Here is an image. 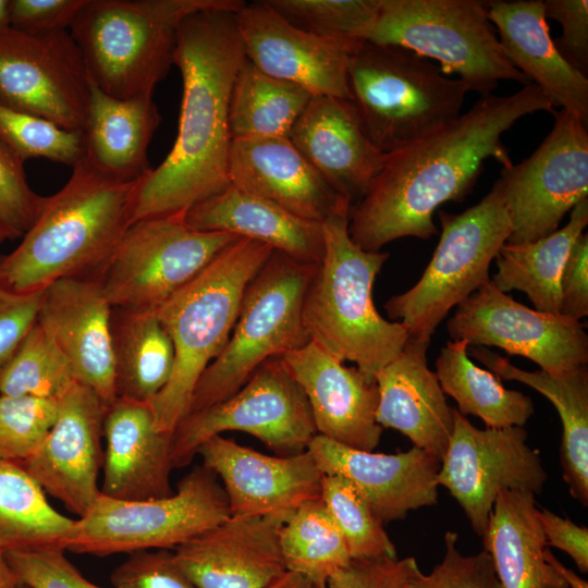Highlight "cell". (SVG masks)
Listing matches in <instances>:
<instances>
[{
  "label": "cell",
  "instance_id": "cell-1",
  "mask_svg": "<svg viewBox=\"0 0 588 588\" xmlns=\"http://www.w3.org/2000/svg\"><path fill=\"white\" fill-rule=\"evenodd\" d=\"M553 112L534 83L510 96H480L455 119L387 154L366 193L351 206L348 233L362 249L381 252L402 237L427 241L437 234L433 215L446 201L470 193L486 160L510 167L502 135L523 117Z\"/></svg>",
  "mask_w": 588,
  "mask_h": 588
},
{
  "label": "cell",
  "instance_id": "cell-2",
  "mask_svg": "<svg viewBox=\"0 0 588 588\" xmlns=\"http://www.w3.org/2000/svg\"><path fill=\"white\" fill-rule=\"evenodd\" d=\"M243 3L229 0L182 22L174 56L183 85L176 138L164 160L138 181L131 224L184 212L230 185V100L246 60L235 21Z\"/></svg>",
  "mask_w": 588,
  "mask_h": 588
},
{
  "label": "cell",
  "instance_id": "cell-3",
  "mask_svg": "<svg viewBox=\"0 0 588 588\" xmlns=\"http://www.w3.org/2000/svg\"><path fill=\"white\" fill-rule=\"evenodd\" d=\"M10 254L0 281L13 291H41L68 278H100L131 225L136 182L110 177L84 157Z\"/></svg>",
  "mask_w": 588,
  "mask_h": 588
},
{
  "label": "cell",
  "instance_id": "cell-4",
  "mask_svg": "<svg viewBox=\"0 0 588 588\" xmlns=\"http://www.w3.org/2000/svg\"><path fill=\"white\" fill-rule=\"evenodd\" d=\"M351 206L343 199L321 222L324 252L305 295L303 323L310 341L354 363L375 381L401 354L408 333L375 306L373 284L389 253L367 252L354 243L348 233Z\"/></svg>",
  "mask_w": 588,
  "mask_h": 588
},
{
  "label": "cell",
  "instance_id": "cell-5",
  "mask_svg": "<svg viewBox=\"0 0 588 588\" xmlns=\"http://www.w3.org/2000/svg\"><path fill=\"white\" fill-rule=\"evenodd\" d=\"M272 253L241 237L157 309L175 353L169 382L149 402L160 430L173 433L187 415L197 381L230 339L248 283Z\"/></svg>",
  "mask_w": 588,
  "mask_h": 588
},
{
  "label": "cell",
  "instance_id": "cell-6",
  "mask_svg": "<svg viewBox=\"0 0 588 588\" xmlns=\"http://www.w3.org/2000/svg\"><path fill=\"white\" fill-rule=\"evenodd\" d=\"M229 0H86L70 33L91 84L118 99L152 97L174 65L179 28Z\"/></svg>",
  "mask_w": 588,
  "mask_h": 588
},
{
  "label": "cell",
  "instance_id": "cell-7",
  "mask_svg": "<svg viewBox=\"0 0 588 588\" xmlns=\"http://www.w3.org/2000/svg\"><path fill=\"white\" fill-rule=\"evenodd\" d=\"M347 79L359 122L383 154L458 117L469 91L464 82L411 50L366 40L351 54Z\"/></svg>",
  "mask_w": 588,
  "mask_h": 588
},
{
  "label": "cell",
  "instance_id": "cell-8",
  "mask_svg": "<svg viewBox=\"0 0 588 588\" xmlns=\"http://www.w3.org/2000/svg\"><path fill=\"white\" fill-rule=\"evenodd\" d=\"M318 265L273 250L248 283L230 339L197 381L187 415L226 400L264 363L310 341L303 305Z\"/></svg>",
  "mask_w": 588,
  "mask_h": 588
},
{
  "label": "cell",
  "instance_id": "cell-9",
  "mask_svg": "<svg viewBox=\"0 0 588 588\" xmlns=\"http://www.w3.org/2000/svg\"><path fill=\"white\" fill-rule=\"evenodd\" d=\"M362 40L411 50L457 74L469 91L492 94L502 79L530 84L503 52L478 0H379Z\"/></svg>",
  "mask_w": 588,
  "mask_h": 588
},
{
  "label": "cell",
  "instance_id": "cell-10",
  "mask_svg": "<svg viewBox=\"0 0 588 588\" xmlns=\"http://www.w3.org/2000/svg\"><path fill=\"white\" fill-rule=\"evenodd\" d=\"M438 217L440 240L420 279L384 304L414 339L430 340L449 311L490 280L491 261L512 232L499 179L476 205Z\"/></svg>",
  "mask_w": 588,
  "mask_h": 588
},
{
  "label": "cell",
  "instance_id": "cell-11",
  "mask_svg": "<svg viewBox=\"0 0 588 588\" xmlns=\"http://www.w3.org/2000/svg\"><path fill=\"white\" fill-rule=\"evenodd\" d=\"M229 516L217 476L199 465L164 498L130 501L100 493L89 511L75 519L65 551L103 558L174 550Z\"/></svg>",
  "mask_w": 588,
  "mask_h": 588
},
{
  "label": "cell",
  "instance_id": "cell-12",
  "mask_svg": "<svg viewBox=\"0 0 588 588\" xmlns=\"http://www.w3.org/2000/svg\"><path fill=\"white\" fill-rule=\"evenodd\" d=\"M238 238L189 226L185 211L145 218L127 228L99 281L111 307L158 309Z\"/></svg>",
  "mask_w": 588,
  "mask_h": 588
},
{
  "label": "cell",
  "instance_id": "cell-13",
  "mask_svg": "<svg viewBox=\"0 0 588 588\" xmlns=\"http://www.w3.org/2000/svg\"><path fill=\"white\" fill-rule=\"evenodd\" d=\"M225 431L248 433L278 456L307 451L317 436L311 411L281 357L264 363L226 400L183 418L172 434L173 468L188 465L201 444Z\"/></svg>",
  "mask_w": 588,
  "mask_h": 588
},
{
  "label": "cell",
  "instance_id": "cell-14",
  "mask_svg": "<svg viewBox=\"0 0 588 588\" xmlns=\"http://www.w3.org/2000/svg\"><path fill=\"white\" fill-rule=\"evenodd\" d=\"M551 132L526 159L502 168L499 181L512 232L509 244L542 238L588 198V132L577 117L553 111Z\"/></svg>",
  "mask_w": 588,
  "mask_h": 588
},
{
  "label": "cell",
  "instance_id": "cell-15",
  "mask_svg": "<svg viewBox=\"0 0 588 588\" xmlns=\"http://www.w3.org/2000/svg\"><path fill=\"white\" fill-rule=\"evenodd\" d=\"M524 427H475L454 408L452 434L437 475L482 537L498 494L524 490L539 494L548 479L539 451L527 444Z\"/></svg>",
  "mask_w": 588,
  "mask_h": 588
},
{
  "label": "cell",
  "instance_id": "cell-16",
  "mask_svg": "<svg viewBox=\"0 0 588 588\" xmlns=\"http://www.w3.org/2000/svg\"><path fill=\"white\" fill-rule=\"evenodd\" d=\"M91 82L70 30H0V105L71 132L83 130Z\"/></svg>",
  "mask_w": 588,
  "mask_h": 588
},
{
  "label": "cell",
  "instance_id": "cell-17",
  "mask_svg": "<svg viewBox=\"0 0 588 588\" xmlns=\"http://www.w3.org/2000/svg\"><path fill=\"white\" fill-rule=\"evenodd\" d=\"M446 328L453 341L499 347L548 372L588 364V334L581 321L529 308L500 291L491 279L456 306Z\"/></svg>",
  "mask_w": 588,
  "mask_h": 588
},
{
  "label": "cell",
  "instance_id": "cell-18",
  "mask_svg": "<svg viewBox=\"0 0 588 588\" xmlns=\"http://www.w3.org/2000/svg\"><path fill=\"white\" fill-rule=\"evenodd\" d=\"M107 407L91 389L75 382L58 400L57 417L47 436L22 463L46 493L78 517L100 494Z\"/></svg>",
  "mask_w": 588,
  "mask_h": 588
},
{
  "label": "cell",
  "instance_id": "cell-19",
  "mask_svg": "<svg viewBox=\"0 0 588 588\" xmlns=\"http://www.w3.org/2000/svg\"><path fill=\"white\" fill-rule=\"evenodd\" d=\"M235 21L246 59L264 73L313 96L350 100L348 63L362 40H339L302 30L264 1L244 2Z\"/></svg>",
  "mask_w": 588,
  "mask_h": 588
},
{
  "label": "cell",
  "instance_id": "cell-20",
  "mask_svg": "<svg viewBox=\"0 0 588 588\" xmlns=\"http://www.w3.org/2000/svg\"><path fill=\"white\" fill-rule=\"evenodd\" d=\"M197 455L221 479L230 515L285 523L301 505L321 495L324 474L308 451L272 456L216 436L199 446Z\"/></svg>",
  "mask_w": 588,
  "mask_h": 588
},
{
  "label": "cell",
  "instance_id": "cell-21",
  "mask_svg": "<svg viewBox=\"0 0 588 588\" xmlns=\"http://www.w3.org/2000/svg\"><path fill=\"white\" fill-rule=\"evenodd\" d=\"M281 360L308 401L317 434L357 450L378 446L383 428L376 419V381L313 341Z\"/></svg>",
  "mask_w": 588,
  "mask_h": 588
},
{
  "label": "cell",
  "instance_id": "cell-22",
  "mask_svg": "<svg viewBox=\"0 0 588 588\" xmlns=\"http://www.w3.org/2000/svg\"><path fill=\"white\" fill-rule=\"evenodd\" d=\"M283 524L230 515L172 550L173 556L197 588H268L286 573L280 548Z\"/></svg>",
  "mask_w": 588,
  "mask_h": 588
},
{
  "label": "cell",
  "instance_id": "cell-23",
  "mask_svg": "<svg viewBox=\"0 0 588 588\" xmlns=\"http://www.w3.org/2000/svg\"><path fill=\"white\" fill-rule=\"evenodd\" d=\"M111 309L98 279L68 278L45 289L36 320L68 359L75 381L107 405L117 399Z\"/></svg>",
  "mask_w": 588,
  "mask_h": 588
},
{
  "label": "cell",
  "instance_id": "cell-24",
  "mask_svg": "<svg viewBox=\"0 0 588 588\" xmlns=\"http://www.w3.org/2000/svg\"><path fill=\"white\" fill-rule=\"evenodd\" d=\"M307 451L324 475H340L356 486L383 525L438 503L440 462L418 448L376 453L317 434Z\"/></svg>",
  "mask_w": 588,
  "mask_h": 588
},
{
  "label": "cell",
  "instance_id": "cell-25",
  "mask_svg": "<svg viewBox=\"0 0 588 588\" xmlns=\"http://www.w3.org/2000/svg\"><path fill=\"white\" fill-rule=\"evenodd\" d=\"M172 434L157 427L149 403L117 397L103 419L100 493L130 501L173 494Z\"/></svg>",
  "mask_w": 588,
  "mask_h": 588
},
{
  "label": "cell",
  "instance_id": "cell-26",
  "mask_svg": "<svg viewBox=\"0 0 588 588\" xmlns=\"http://www.w3.org/2000/svg\"><path fill=\"white\" fill-rule=\"evenodd\" d=\"M289 138L330 186L351 201L366 193L387 158L371 143L347 99L313 96Z\"/></svg>",
  "mask_w": 588,
  "mask_h": 588
},
{
  "label": "cell",
  "instance_id": "cell-27",
  "mask_svg": "<svg viewBox=\"0 0 588 588\" xmlns=\"http://www.w3.org/2000/svg\"><path fill=\"white\" fill-rule=\"evenodd\" d=\"M229 175L236 188L319 223L346 198L286 137L233 139Z\"/></svg>",
  "mask_w": 588,
  "mask_h": 588
},
{
  "label": "cell",
  "instance_id": "cell-28",
  "mask_svg": "<svg viewBox=\"0 0 588 588\" xmlns=\"http://www.w3.org/2000/svg\"><path fill=\"white\" fill-rule=\"evenodd\" d=\"M429 344L430 340L408 336L401 354L377 373L376 419L441 462L453 430L454 408L428 366Z\"/></svg>",
  "mask_w": 588,
  "mask_h": 588
},
{
  "label": "cell",
  "instance_id": "cell-29",
  "mask_svg": "<svg viewBox=\"0 0 588 588\" xmlns=\"http://www.w3.org/2000/svg\"><path fill=\"white\" fill-rule=\"evenodd\" d=\"M509 61L537 85L552 107L588 125V78L559 52L551 38L542 0L485 1Z\"/></svg>",
  "mask_w": 588,
  "mask_h": 588
},
{
  "label": "cell",
  "instance_id": "cell-30",
  "mask_svg": "<svg viewBox=\"0 0 588 588\" xmlns=\"http://www.w3.org/2000/svg\"><path fill=\"white\" fill-rule=\"evenodd\" d=\"M185 221L199 231L264 243L301 262L318 265L323 257L321 223L296 217L231 184L187 209Z\"/></svg>",
  "mask_w": 588,
  "mask_h": 588
},
{
  "label": "cell",
  "instance_id": "cell-31",
  "mask_svg": "<svg viewBox=\"0 0 588 588\" xmlns=\"http://www.w3.org/2000/svg\"><path fill=\"white\" fill-rule=\"evenodd\" d=\"M160 122L152 97L118 99L91 84L83 157L110 177L139 181L152 169L147 151Z\"/></svg>",
  "mask_w": 588,
  "mask_h": 588
},
{
  "label": "cell",
  "instance_id": "cell-32",
  "mask_svg": "<svg viewBox=\"0 0 588 588\" xmlns=\"http://www.w3.org/2000/svg\"><path fill=\"white\" fill-rule=\"evenodd\" d=\"M469 353L501 380L524 383L546 396L562 422L560 460L563 479L571 495L588 505V368L548 372L520 369L486 347Z\"/></svg>",
  "mask_w": 588,
  "mask_h": 588
},
{
  "label": "cell",
  "instance_id": "cell-33",
  "mask_svg": "<svg viewBox=\"0 0 588 588\" xmlns=\"http://www.w3.org/2000/svg\"><path fill=\"white\" fill-rule=\"evenodd\" d=\"M537 512L529 491L503 490L493 503L481 538L502 588H567L544 560Z\"/></svg>",
  "mask_w": 588,
  "mask_h": 588
},
{
  "label": "cell",
  "instance_id": "cell-34",
  "mask_svg": "<svg viewBox=\"0 0 588 588\" xmlns=\"http://www.w3.org/2000/svg\"><path fill=\"white\" fill-rule=\"evenodd\" d=\"M111 344L115 396L149 403L169 382L175 360L157 309L112 307Z\"/></svg>",
  "mask_w": 588,
  "mask_h": 588
},
{
  "label": "cell",
  "instance_id": "cell-35",
  "mask_svg": "<svg viewBox=\"0 0 588 588\" xmlns=\"http://www.w3.org/2000/svg\"><path fill=\"white\" fill-rule=\"evenodd\" d=\"M588 224V198L571 210L568 222L534 242L505 243L495 256V286L524 292L535 309L560 314V278L572 246Z\"/></svg>",
  "mask_w": 588,
  "mask_h": 588
},
{
  "label": "cell",
  "instance_id": "cell-36",
  "mask_svg": "<svg viewBox=\"0 0 588 588\" xmlns=\"http://www.w3.org/2000/svg\"><path fill=\"white\" fill-rule=\"evenodd\" d=\"M465 340L449 341L436 360V375L460 414L480 418L487 428L524 427L534 415L532 400L506 389L501 379L475 365Z\"/></svg>",
  "mask_w": 588,
  "mask_h": 588
},
{
  "label": "cell",
  "instance_id": "cell-37",
  "mask_svg": "<svg viewBox=\"0 0 588 588\" xmlns=\"http://www.w3.org/2000/svg\"><path fill=\"white\" fill-rule=\"evenodd\" d=\"M74 522L50 505L22 464L0 458V552L65 550Z\"/></svg>",
  "mask_w": 588,
  "mask_h": 588
},
{
  "label": "cell",
  "instance_id": "cell-38",
  "mask_svg": "<svg viewBox=\"0 0 588 588\" xmlns=\"http://www.w3.org/2000/svg\"><path fill=\"white\" fill-rule=\"evenodd\" d=\"M311 97L303 87L272 77L246 59L231 93L232 139L289 138Z\"/></svg>",
  "mask_w": 588,
  "mask_h": 588
},
{
  "label": "cell",
  "instance_id": "cell-39",
  "mask_svg": "<svg viewBox=\"0 0 588 588\" xmlns=\"http://www.w3.org/2000/svg\"><path fill=\"white\" fill-rule=\"evenodd\" d=\"M280 548L286 572L298 574L311 584L327 585L352 560L320 498L301 505L283 524Z\"/></svg>",
  "mask_w": 588,
  "mask_h": 588
},
{
  "label": "cell",
  "instance_id": "cell-40",
  "mask_svg": "<svg viewBox=\"0 0 588 588\" xmlns=\"http://www.w3.org/2000/svg\"><path fill=\"white\" fill-rule=\"evenodd\" d=\"M75 382L68 359L36 321L0 377V394L58 401Z\"/></svg>",
  "mask_w": 588,
  "mask_h": 588
},
{
  "label": "cell",
  "instance_id": "cell-41",
  "mask_svg": "<svg viewBox=\"0 0 588 588\" xmlns=\"http://www.w3.org/2000/svg\"><path fill=\"white\" fill-rule=\"evenodd\" d=\"M352 560L397 558L396 549L362 492L340 475H324L321 495Z\"/></svg>",
  "mask_w": 588,
  "mask_h": 588
},
{
  "label": "cell",
  "instance_id": "cell-42",
  "mask_svg": "<svg viewBox=\"0 0 588 588\" xmlns=\"http://www.w3.org/2000/svg\"><path fill=\"white\" fill-rule=\"evenodd\" d=\"M293 26L319 37L362 40L379 0H266Z\"/></svg>",
  "mask_w": 588,
  "mask_h": 588
},
{
  "label": "cell",
  "instance_id": "cell-43",
  "mask_svg": "<svg viewBox=\"0 0 588 588\" xmlns=\"http://www.w3.org/2000/svg\"><path fill=\"white\" fill-rule=\"evenodd\" d=\"M0 140L24 162L45 158L74 167L83 157L81 132L63 130L44 119L0 105Z\"/></svg>",
  "mask_w": 588,
  "mask_h": 588
},
{
  "label": "cell",
  "instance_id": "cell-44",
  "mask_svg": "<svg viewBox=\"0 0 588 588\" xmlns=\"http://www.w3.org/2000/svg\"><path fill=\"white\" fill-rule=\"evenodd\" d=\"M58 401L0 394V458L22 464L53 425Z\"/></svg>",
  "mask_w": 588,
  "mask_h": 588
},
{
  "label": "cell",
  "instance_id": "cell-45",
  "mask_svg": "<svg viewBox=\"0 0 588 588\" xmlns=\"http://www.w3.org/2000/svg\"><path fill=\"white\" fill-rule=\"evenodd\" d=\"M455 531L444 535V555L433 569L420 572L412 588H502L491 556L486 551L465 555L457 549Z\"/></svg>",
  "mask_w": 588,
  "mask_h": 588
},
{
  "label": "cell",
  "instance_id": "cell-46",
  "mask_svg": "<svg viewBox=\"0 0 588 588\" xmlns=\"http://www.w3.org/2000/svg\"><path fill=\"white\" fill-rule=\"evenodd\" d=\"M45 200L28 184L24 161L0 140V221L22 237L38 218Z\"/></svg>",
  "mask_w": 588,
  "mask_h": 588
},
{
  "label": "cell",
  "instance_id": "cell-47",
  "mask_svg": "<svg viewBox=\"0 0 588 588\" xmlns=\"http://www.w3.org/2000/svg\"><path fill=\"white\" fill-rule=\"evenodd\" d=\"M65 552L61 548H48L10 552L5 559L19 584L28 588H105L87 580Z\"/></svg>",
  "mask_w": 588,
  "mask_h": 588
},
{
  "label": "cell",
  "instance_id": "cell-48",
  "mask_svg": "<svg viewBox=\"0 0 588 588\" xmlns=\"http://www.w3.org/2000/svg\"><path fill=\"white\" fill-rule=\"evenodd\" d=\"M110 579L113 588H197L177 566L172 550L128 554Z\"/></svg>",
  "mask_w": 588,
  "mask_h": 588
},
{
  "label": "cell",
  "instance_id": "cell-49",
  "mask_svg": "<svg viewBox=\"0 0 588 588\" xmlns=\"http://www.w3.org/2000/svg\"><path fill=\"white\" fill-rule=\"evenodd\" d=\"M420 572L413 556L351 560L329 578L327 588H412Z\"/></svg>",
  "mask_w": 588,
  "mask_h": 588
},
{
  "label": "cell",
  "instance_id": "cell-50",
  "mask_svg": "<svg viewBox=\"0 0 588 588\" xmlns=\"http://www.w3.org/2000/svg\"><path fill=\"white\" fill-rule=\"evenodd\" d=\"M546 19L562 26V35L554 40L561 56L577 71L588 74V1L547 0Z\"/></svg>",
  "mask_w": 588,
  "mask_h": 588
},
{
  "label": "cell",
  "instance_id": "cell-51",
  "mask_svg": "<svg viewBox=\"0 0 588 588\" xmlns=\"http://www.w3.org/2000/svg\"><path fill=\"white\" fill-rule=\"evenodd\" d=\"M44 291L20 293L0 281V377L36 322Z\"/></svg>",
  "mask_w": 588,
  "mask_h": 588
},
{
  "label": "cell",
  "instance_id": "cell-52",
  "mask_svg": "<svg viewBox=\"0 0 588 588\" xmlns=\"http://www.w3.org/2000/svg\"><path fill=\"white\" fill-rule=\"evenodd\" d=\"M86 0H10V27L42 35L70 27Z\"/></svg>",
  "mask_w": 588,
  "mask_h": 588
},
{
  "label": "cell",
  "instance_id": "cell-53",
  "mask_svg": "<svg viewBox=\"0 0 588 588\" xmlns=\"http://www.w3.org/2000/svg\"><path fill=\"white\" fill-rule=\"evenodd\" d=\"M560 314L580 321L588 315V234L571 248L560 278Z\"/></svg>",
  "mask_w": 588,
  "mask_h": 588
},
{
  "label": "cell",
  "instance_id": "cell-54",
  "mask_svg": "<svg viewBox=\"0 0 588 588\" xmlns=\"http://www.w3.org/2000/svg\"><path fill=\"white\" fill-rule=\"evenodd\" d=\"M547 547L565 552L581 573L588 572V528L549 510H538Z\"/></svg>",
  "mask_w": 588,
  "mask_h": 588
},
{
  "label": "cell",
  "instance_id": "cell-55",
  "mask_svg": "<svg viewBox=\"0 0 588 588\" xmlns=\"http://www.w3.org/2000/svg\"><path fill=\"white\" fill-rule=\"evenodd\" d=\"M546 562L562 578L567 588H588L587 580L579 577L574 571L564 566L547 547L543 551Z\"/></svg>",
  "mask_w": 588,
  "mask_h": 588
},
{
  "label": "cell",
  "instance_id": "cell-56",
  "mask_svg": "<svg viewBox=\"0 0 588 588\" xmlns=\"http://www.w3.org/2000/svg\"><path fill=\"white\" fill-rule=\"evenodd\" d=\"M310 581H308L305 577L295 573L286 572L268 588H310Z\"/></svg>",
  "mask_w": 588,
  "mask_h": 588
},
{
  "label": "cell",
  "instance_id": "cell-57",
  "mask_svg": "<svg viewBox=\"0 0 588 588\" xmlns=\"http://www.w3.org/2000/svg\"><path fill=\"white\" fill-rule=\"evenodd\" d=\"M19 581L13 574L5 554L0 552V588H16Z\"/></svg>",
  "mask_w": 588,
  "mask_h": 588
},
{
  "label": "cell",
  "instance_id": "cell-58",
  "mask_svg": "<svg viewBox=\"0 0 588 588\" xmlns=\"http://www.w3.org/2000/svg\"><path fill=\"white\" fill-rule=\"evenodd\" d=\"M10 27V0H0V30Z\"/></svg>",
  "mask_w": 588,
  "mask_h": 588
},
{
  "label": "cell",
  "instance_id": "cell-59",
  "mask_svg": "<svg viewBox=\"0 0 588 588\" xmlns=\"http://www.w3.org/2000/svg\"><path fill=\"white\" fill-rule=\"evenodd\" d=\"M17 238L15 234L0 221V246L8 240Z\"/></svg>",
  "mask_w": 588,
  "mask_h": 588
},
{
  "label": "cell",
  "instance_id": "cell-60",
  "mask_svg": "<svg viewBox=\"0 0 588 588\" xmlns=\"http://www.w3.org/2000/svg\"><path fill=\"white\" fill-rule=\"evenodd\" d=\"M311 584V583H310ZM310 588H327V585L311 584Z\"/></svg>",
  "mask_w": 588,
  "mask_h": 588
},
{
  "label": "cell",
  "instance_id": "cell-61",
  "mask_svg": "<svg viewBox=\"0 0 588 588\" xmlns=\"http://www.w3.org/2000/svg\"><path fill=\"white\" fill-rule=\"evenodd\" d=\"M16 588H28V587H26L25 585L19 584V585L16 586Z\"/></svg>",
  "mask_w": 588,
  "mask_h": 588
}]
</instances>
